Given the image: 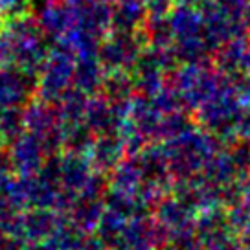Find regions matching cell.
I'll use <instances>...</instances> for the list:
<instances>
[{
    "label": "cell",
    "mask_w": 250,
    "mask_h": 250,
    "mask_svg": "<svg viewBox=\"0 0 250 250\" xmlns=\"http://www.w3.org/2000/svg\"><path fill=\"white\" fill-rule=\"evenodd\" d=\"M37 21L48 41L55 42L78 26V8L64 0H46L42 11L37 15Z\"/></svg>",
    "instance_id": "3"
},
{
    "label": "cell",
    "mask_w": 250,
    "mask_h": 250,
    "mask_svg": "<svg viewBox=\"0 0 250 250\" xmlns=\"http://www.w3.org/2000/svg\"><path fill=\"white\" fill-rule=\"evenodd\" d=\"M83 35L100 41L110 31V4L105 0H92L78 8V26Z\"/></svg>",
    "instance_id": "4"
},
{
    "label": "cell",
    "mask_w": 250,
    "mask_h": 250,
    "mask_svg": "<svg viewBox=\"0 0 250 250\" xmlns=\"http://www.w3.org/2000/svg\"><path fill=\"white\" fill-rule=\"evenodd\" d=\"M144 42L138 33H125V31L110 30L98 46L100 61L109 68H124L136 62Z\"/></svg>",
    "instance_id": "2"
},
{
    "label": "cell",
    "mask_w": 250,
    "mask_h": 250,
    "mask_svg": "<svg viewBox=\"0 0 250 250\" xmlns=\"http://www.w3.org/2000/svg\"><path fill=\"white\" fill-rule=\"evenodd\" d=\"M64 2H68L70 6H76V8H79V6H85V4L92 2V0H64Z\"/></svg>",
    "instance_id": "8"
},
{
    "label": "cell",
    "mask_w": 250,
    "mask_h": 250,
    "mask_svg": "<svg viewBox=\"0 0 250 250\" xmlns=\"http://www.w3.org/2000/svg\"><path fill=\"white\" fill-rule=\"evenodd\" d=\"M243 24H245V30L250 35V0H247L245 4V11H243Z\"/></svg>",
    "instance_id": "7"
},
{
    "label": "cell",
    "mask_w": 250,
    "mask_h": 250,
    "mask_svg": "<svg viewBox=\"0 0 250 250\" xmlns=\"http://www.w3.org/2000/svg\"><path fill=\"white\" fill-rule=\"evenodd\" d=\"M147 19L144 0H116L110 6V30L136 33Z\"/></svg>",
    "instance_id": "5"
},
{
    "label": "cell",
    "mask_w": 250,
    "mask_h": 250,
    "mask_svg": "<svg viewBox=\"0 0 250 250\" xmlns=\"http://www.w3.org/2000/svg\"><path fill=\"white\" fill-rule=\"evenodd\" d=\"M30 11H33L31 0H0V13L6 19L24 15V13H30Z\"/></svg>",
    "instance_id": "6"
},
{
    "label": "cell",
    "mask_w": 250,
    "mask_h": 250,
    "mask_svg": "<svg viewBox=\"0 0 250 250\" xmlns=\"http://www.w3.org/2000/svg\"><path fill=\"white\" fill-rule=\"evenodd\" d=\"M48 46L50 41L33 11L11 17L0 30V64H19L26 70L35 68L46 59Z\"/></svg>",
    "instance_id": "1"
}]
</instances>
